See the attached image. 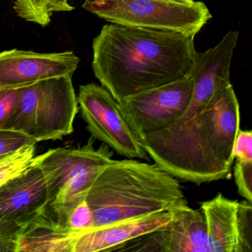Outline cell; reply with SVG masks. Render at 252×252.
Instances as JSON below:
<instances>
[{
    "instance_id": "9a60e30c",
    "label": "cell",
    "mask_w": 252,
    "mask_h": 252,
    "mask_svg": "<svg viewBox=\"0 0 252 252\" xmlns=\"http://www.w3.org/2000/svg\"><path fill=\"white\" fill-rule=\"evenodd\" d=\"M36 144L24 146L0 157V187L34 163Z\"/></svg>"
},
{
    "instance_id": "277c9868",
    "label": "cell",
    "mask_w": 252,
    "mask_h": 252,
    "mask_svg": "<svg viewBox=\"0 0 252 252\" xmlns=\"http://www.w3.org/2000/svg\"><path fill=\"white\" fill-rule=\"evenodd\" d=\"M72 77L51 78L23 87L17 109L2 129L22 132L36 143L73 133L79 104Z\"/></svg>"
},
{
    "instance_id": "7a4b0ae2",
    "label": "cell",
    "mask_w": 252,
    "mask_h": 252,
    "mask_svg": "<svg viewBox=\"0 0 252 252\" xmlns=\"http://www.w3.org/2000/svg\"><path fill=\"white\" fill-rule=\"evenodd\" d=\"M240 129V104L231 84L182 126L147 134L139 141L160 169L199 185L228 178Z\"/></svg>"
},
{
    "instance_id": "ac0fdd59",
    "label": "cell",
    "mask_w": 252,
    "mask_h": 252,
    "mask_svg": "<svg viewBox=\"0 0 252 252\" xmlns=\"http://www.w3.org/2000/svg\"><path fill=\"white\" fill-rule=\"evenodd\" d=\"M234 178L239 194L252 202V160H236Z\"/></svg>"
},
{
    "instance_id": "5b68a950",
    "label": "cell",
    "mask_w": 252,
    "mask_h": 252,
    "mask_svg": "<svg viewBox=\"0 0 252 252\" xmlns=\"http://www.w3.org/2000/svg\"><path fill=\"white\" fill-rule=\"evenodd\" d=\"M82 8L113 24L197 33L212 18L199 1L85 0Z\"/></svg>"
},
{
    "instance_id": "ba28073f",
    "label": "cell",
    "mask_w": 252,
    "mask_h": 252,
    "mask_svg": "<svg viewBox=\"0 0 252 252\" xmlns=\"http://www.w3.org/2000/svg\"><path fill=\"white\" fill-rule=\"evenodd\" d=\"M191 75L172 83L129 95L119 101L122 116L139 141L167 127L187 110L192 95Z\"/></svg>"
},
{
    "instance_id": "7402d4cb",
    "label": "cell",
    "mask_w": 252,
    "mask_h": 252,
    "mask_svg": "<svg viewBox=\"0 0 252 252\" xmlns=\"http://www.w3.org/2000/svg\"><path fill=\"white\" fill-rule=\"evenodd\" d=\"M20 229L16 224L0 220V252H15Z\"/></svg>"
},
{
    "instance_id": "603a6c76",
    "label": "cell",
    "mask_w": 252,
    "mask_h": 252,
    "mask_svg": "<svg viewBox=\"0 0 252 252\" xmlns=\"http://www.w3.org/2000/svg\"><path fill=\"white\" fill-rule=\"evenodd\" d=\"M74 9L68 0H54V13L65 12Z\"/></svg>"
},
{
    "instance_id": "6da1fadb",
    "label": "cell",
    "mask_w": 252,
    "mask_h": 252,
    "mask_svg": "<svg viewBox=\"0 0 252 252\" xmlns=\"http://www.w3.org/2000/svg\"><path fill=\"white\" fill-rule=\"evenodd\" d=\"M196 32L106 25L93 41L95 78L119 102L188 76Z\"/></svg>"
},
{
    "instance_id": "9c48e42d",
    "label": "cell",
    "mask_w": 252,
    "mask_h": 252,
    "mask_svg": "<svg viewBox=\"0 0 252 252\" xmlns=\"http://www.w3.org/2000/svg\"><path fill=\"white\" fill-rule=\"evenodd\" d=\"M238 39L239 32L230 31L213 48L196 53L190 72L193 83L191 101L182 116L167 127H178L191 120L209 105L220 89L231 85L230 69Z\"/></svg>"
},
{
    "instance_id": "e0dca14e",
    "label": "cell",
    "mask_w": 252,
    "mask_h": 252,
    "mask_svg": "<svg viewBox=\"0 0 252 252\" xmlns=\"http://www.w3.org/2000/svg\"><path fill=\"white\" fill-rule=\"evenodd\" d=\"M238 252H252V202H239L237 210Z\"/></svg>"
},
{
    "instance_id": "7c38bea8",
    "label": "cell",
    "mask_w": 252,
    "mask_h": 252,
    "mask_svg": "<svg viewBox=\"0 0 252 252\" xmlns=\"http://www.w3.org/2000/svg\"><path fill=\"white\" fill-rule=\"evenodd\" d=\"M48 202L42 169L32 166L0 187V220L23 228L42 215Z\"/></svg>"
},
{
    "instance_id": "44dd1931",
    "label": "cell",
    "mask_w": 252,
    "mask_h": 252,
    "mask_svg": "<svg viewBox=\"0 0 252 252\" xmlns=\"http://www.w3.org/2000/svg\"><path fill=\"white\" fill-rule=\"evenodd\" d=\"M233 158L236 160H252V132L239 129L233 147Z\"/></svg>"
},
{
    "instance_id": "2e32d148",
    "label": "cell",
    "mask_w": 252,
    "mask_h": 252,
    "mask_svg": "<svg viewBox=\"0 0 252 252\" xmlns=\"http://www.w3.org/2000/svg\"><path fill=\"white\" fill-rule=\"evenodd\" d=\"M13 8L20 18L45 27L54 13V0H14Z\"/></svg>"
},
{
    "instance_id": "30bf717a",
    "label": "cell",
    "mask_w": 252,
    "mask_h": 252,
    "mask_svg": "<svg viewBox=\"0 0 252 252\" xmlns=\"http://www.w3.org/2000/svg\"><path fill=\"white\" fill-rule=\"evenodd\" d=\"M79 63L73 51H5L0 53V88H21L44 79L73 76Z\"/></svg>"
},
{
    "instance_id": "5bb4252c",
    "label": "cell",
    "mask_w": 252,
    "mask_h": 252,
    "mask_svg": "<svg viewBox=\"0 0 252 252\" xmlns=\"http://www.w3.org/2000/svg\"><path fill=\"white\" fill-rule=\"evenodd\" d=\"M238 203L219 193L214 198L200 203L207 227L209 252H238Z\"/></svg>"
},
{
    "instance_id": "8992f818",
    "label": "cell",
    "mask_w": 252,
    "mask_h": 252,
    "mask_svg": "<svg viewBox=\"0 0 252 252\" xmlns=\"http://www.w3.org/2000/svg\"><path fill=\"white\" fill-rule=\"evenodd\" d=\"M94 143L95 138L91 137L82 147H60L36 156L48 187L46 208L86 197L98 172L113 160L110 147L103 144L96 149Z\"/></svg>"
},
{
    "instance_id": "cb8c5ba5",
    "label": "cell",
    "mask_w": 252,
    "mask_h": 252,
    "mask_svg": "<svg viewBox=\"0 0 252 252\" xmlns=\"http://www.w3.org/2000/svg\"><path fill=\"white\" fill-rule=\"evenodd\" d=\"M175 1H178V2H194V0H175Z\"/></svg>"
},
{
    "instance_id": "52a82bcc",
    "label": "cell",
    "mask_w": 252,
    "mask_h": 252,
    "mask_svg": "<svg viewBox=\"0 0 252 252\" xmlns=\"http://www.w3.org/2000/svg\"><path fill=\"white\" fill-rule=\"evenodd\" d=\"M79 110L92 137L128 158L150 160L119 108V102L102 85L79 87Z\"/></svg>"
},
{
    "instance_id": "d6986e66",
    "label": "cell",
    "mask_w": 252,
    "mask_h": 252,
    "mask_svg": "<svg viewBox=\"0 0 252 252\" xmlns=\"http://www.w3.org/2000/svg\"><path fill=\"white\" fill-rule=\"evenodd\" d=\"M22 88H0V129L3 127L15 112Z\"/></svg>"
},
{
    "instance_id": "3957f363",
    "label": "cell",
    "mask_w": 252,
    "mask_h": 252,
    "mask_svg": "<svg viewBox=\"0 0 252 252\" xmlns=\"http://www.w3.org/2000/svg\"><path fill=\"white\" fill-rule=\"evenodd\" d=\"M94 228L169 211L187 203L180 183L156 164L132 158L112 160L86 192Z\"/></svg>"
},
{
    "instance_id": "4fadbf2b",
    "label": "cell",
    "mask_w": 252,
    "mask_h": 252,
    "mask_svg": "<svg viewBox=\"0 0 252 252\" xmlns=\"http://www.w3.org/2000/svg\"><path fill=\"white\" fill-rule=\"evenodd\" d=\"M174 209L91 228L73 238L69 252L119 251L126 243L167 225L173 218Z\"/></svg>"
},
{
    "instance_id": "ffe728a7",
    "label": "cell",
    "mask_w": 252,
    "mask_h": 252,
    "mask_svg": "<svg viewBox=\"0 0 252 252\" xmlns=\"http://www.w3.org/2000/svg\"><path fill=\"white\" fill-rule=\"evenodd\" d=\"M36 144L37 143L22 132L0 129V157L16 151L24 146Z\"/></svg>"
},
{
    "instance_id": "8fae6325",
    "label": "cell",
    "mask_w": 252,
    "mask_h": 252,
    "mask_svg": "<svg viewBox=\"0 0 252 252\" xmlns=\"http://www.w3.org/2000/svg\"><path fill=\"white\" fill-rule=\"evenodd\" d=\"M138 239L141 241H131L136 242L131 245V249L137 246L138 252H209L203 212L191 209L187 203L175 208L173 218L167 225Z\"/></svg>"
}]
</instances>
